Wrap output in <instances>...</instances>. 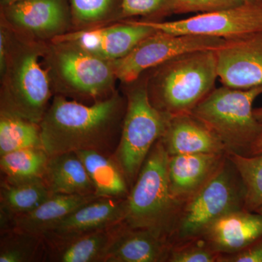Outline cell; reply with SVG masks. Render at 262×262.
<instances>
[{
  "label": "cell",
  "instance_id": "10",
  "mask_svg": "<svg viewBox=\"0 0 262 262\" xmlns=\"http://www.w3.org/2000/svg\"><path fill=\"white\" fill-rule=\"evenodd\" d=\"M155 30L175 34L237 39L262 32V3H244L172 21L141 20Z\"/></svg>",
  "mask_w": 262,
  "mask_h": 262
},
{
  "label": "cell",
  "instance_id": "29",
  "mask_svg": "<svg viewBox=\"0 0 262 262\" xmlns=\"http://www.w3.org/2000/svg\"><path fill=\"white\" fill-rule=\"evenodd\" d=\"M220 255L203 237H194L173 243L168 262H219Z\"/></svg>",
  "mask_w": 262,
  "mask_h": 262
},
{
  "label": "cell",
  "instance_id": "13",
  "mask_svg": "<svg viewBox=\"0 0 262 262\" xmlns=\"http://www.w3.org/2000/svg\"><path fill=\"white\" fill-rule=\"evenodd\" d=\"M125 213L126 198H99L67 215L43 238L55 246L83 234L113 228L124 222Z\"/></svg>",
  "mask_w": 262,
  "mask_h": 262
},
{
  "label": "cell",
  "instance_id": "33",
  "mask_svg": "<svg viewBox=\"0 0 262 262\" xmlns=\"http://www.w3.org/2000/svg\"><path fill=\"white\" fill-rule=\"evenodd\" d=\"M260 153H262V132L257 140L253 144L249 155H257L260 154Z\"/></svg>",
  "mask_w": 262,
  "mask_h": 262
},
{
  "label": "cell",
  "instance_id": "22",
  "mask_svg": "<svg viewBox=\"0 0 262 262\" xmlns=\"http://www.w3.org/2000/svg\"><path fill=\"white\" fill-rule=\"evenodd\" d=\"M83 163L98 198L125 199L130 186L115 159L94 150L75 151Z\"/></svg>",
  "mask_w": 262,
  "mask_h": 262
},
{
  "label": "cell",
  "instance_id": "23",
  "mask_svg": "<svg viewBox=\"0 0 262 262\" xmlns=\"http://www.w3.org/2000/svg\"><path fill=\"white\" fill-rule=\"evenodd\" d=\"M122 224V223H121ZM83 234L53 246V261L59 262L104 261L119 226Z\"/></svg>",
  "mask_w": 262,
  "mask_h": 262
},
{
  "label": "cell",
  "instance_id": "30",
  "mask_svg": "<svg viewBox=\"0 0 262 262\" xmlns=\"http://www.w3.org/2000/svg\"><path fill=\"white\" fill-rule=\"evenodd\" d=\"M170 14L166 0H122L118 17L120 18L136 16L154 18Z\"/></svg>",
  "mask_w": 262,
  "mask_h": 262
},
{
  "label": "cell",
  "instance_id": "26",
  "mask_svg": "<svg viewBox=\"0 0 262 262\" xmlns=\"http://www.w3.org/2000/svg\"><path fill=\"white\" fill-rule=\"evenodd\" d=\"M244 187V209L256 212L262 206V153L253 155L228 154Z\"/></svg>",
  "mask_w": 262,
  "mask_h": 262
},
{
  "label": "cell",
  "instance_id": "32",
  "mask_svg": "<svg viewBox=\"0 0 262 262\" xmlns=\"http://www.w3.org/2000/svg\"><path fill=\"white\" fill-rule=\"evenodd\" d=\"M219 262H262V237L237 252L221 254Z\"/></svg>",
  "mask_w": 262,
  "mask_h": 262
},
{
  "label": "cell",
  "instance_id": "14",
  "mask_svg": "<svg viewBox=\"0 0 262 262\" xmlns=\"http://www.w3.org/2000/svg\"><path fill=\"white\" fill-rule=\"evenodd\" d=\"M3 9L4 18L19 31L51 39L66 33L71 15L65 0H20Z\"/></svg>",
  "mask_w": 262,
  "mask_h": 262
},
{
  "label": "cell",
  "instance_id": "21",
  "mask_svg": "<svg viewBox=\"0 0 262 262\" xmlns=\"http://www.w3.org/2000/svg\"><path fill=\"white\" fill-rule=\"evenodd\" d=\"M53 195L43 179L21 183L3 182L0 196L2 230L17 217L27 214Z\"/></svg>",
  "mask_w": 262,
  "mask_h": 262
},
{
  "label": "cell",
  "instance_id": "3",
  "mask_svg": "<svg viewBox=\"0 0 262 262\" xmlns=\"http://www.w3.org/2000/svg\"><path fill=\"white\" fill-rule=\"evenodd\" d=\"M44 48L24 38L9 40L6 65L1 73V113L36 123L42 121L53 91L49 72L41 66Z\"/></svg>",
  "mask_w": 262,
  "mask_h": 262
},
{
  "label": "cell",
  "instance_id": "17",
  "mask_svg": "<svg viewBox=\"0 0 262 262\" xmlns=\"http://www.w3.org/2000/svg\"><path fill=\"white\" fill-rule=\"evenodd\" d=\"M172 243L147 229L119 226L104 262L168 261Z\"/></svg>",
  "mask_w": 262,
  "mask_h": 262
},
{
  "label": "cell",
  "instance_id": "24",
  "mask_svg": "<svg viewBox=\"0 0 262 262\" xmlns=\"http://www.w3.org/2000/svg\"><path fill=\"white\" fill-rule=\"evenodd\" d=\"M49 158L42 148L16 150L0 156L4 182L15 184L43 179Z\"/></svg>",
  "mask_w": 262,
  "mask_h": 262
},
{
  "label": "cell",
  "instance_id": "20",
  "mask_svg": "<svg viewBox=\"0 0 262 262\" xmlns=\"http://www.w3.org/2000/svg\"><path fill=\"white\" fill-rule=\"evenodd\" d=\"M43 180L53 194H96L87 170L75 151L50 157Z\"/></svg>",
  "mask_w": 262,
  "mask_h": 262
},
{
  "label": "cell",
  "instance_id": "12",
  "mask_svg": "<svg viewBox=\"0 0 262 262\" xmlns=\"http://www.w3.org/2000/svg\"><path fill=\"white\" fill-rule=\"evenodd\" d=\"M216 53L223 85L247 89L262 84V32L226 40Z\"/></svg>",
  "mask_w": 262,
  "mask_h": 262
},
{
  "label": "cell",
  "instance_id": "18",
  "mask_svg": "<svg viewBox=\"0 0 262 262\" xmlns=\"http://www.w3.org/2000/svg\"><path fill=\"white\" fill-rule=\"evenodd\" d=\"M160 139L169 156L227 152L220 139L191 114L170 117Z\"/></svg>",
  "mask_w": 262,
  "mask_h": 262
},
{
  "label": "cell",
  "instance_id": "28",
  "mask_svg": "<svg viewBox=\"0 0 262 262\" xmlns=\"http://www.w3.org/2000/svg\"><path fill=\"white\" fill-rule=\"evenodd\" d=\"M122 0H70L71 17L79 25L98 24L119 14Z\"/></svg>",
  "mask_w": 262,
  "mask_h": 262
},
{
  "label": "cell",
  "instance_id": "11",
  "mask_svg": "<svg viewBox=\"0 0 262 262\" xmlns=\"http://www.w3.org/2000/svg\"><path fill=\"white\" fill-rule=\"evenodd\" d=\"M155 31L141 20L129 19L110 27L63 33L51 41L73 43L96 56L114 61L126 56L141 40Z\"/></svg>",
  "mask_w": 262,
  "mask_h": 262
},
{
  "label": "cell",
  "instance_id": "25",
  "mask_svg": "<svg viewBox=\"0 0 262 262\" xmlns=\"http://www.w3.org/2000/svg\"><path fill=\"white\" fill-rule=\"evenodd\" d=\"M43 148L40 125L9 114L0 115V156L16 150Z\"/></svg>",
  "mask_w": 262,
  "mask_h": 262
},
{
  "label": "cell",
  "instance_id": "7",
  "mask_svg": "<svg viewBox=\"0 0 262 262\" xmlns=\"http://www.w3.org/2000/svg\"><path fill=\"white\" fill-rule=\"evenodd\" d=\"M139 80L127 84L126 108L114 158L130 188L150 150L163 136L170 118L150 101L146 77Z\"/></svg>",
  "mask_w": 262,
  "mask_h": 262
},
{
  "label": "cell",
  "instance_id": "1",
  "mask_svg": "<svg viewBox=\"0 0 262 262\" xmlns=\"http://www.w3.org/2000/svg\"><path fill=\"white\" fill-rule=\"evenodd\" d=\"M126 101L115 91L91 105L57 95L39 123L50 157L82 150L106 154L121 133Z\"/></svg>",
  "mask_w": 262,
  "mask_h": 262
},
{
  "label": "cell",
  "instance_id": "37",
  "mask_svg": "<svg viewBox=\"0 0 262 262\" xmlns=\"http://www.w3.org/2000/svg\"><path fill=\"white\" fill-rule=\"evenodd\" d=\"M256 213H258V214L261 215L262 216V206L260 207V208H258V209L256 210Z\"/></svg>",
  "mask_w": 262,
  "mask_h": 262
},
{
  "label": "cell",
  "instance_id": "36",
  "mask_svg": "<svg viewBox=\"0 0 262 262\" xmlns=\"http://www.w3.org/2000/svg\"><path fill=\"white\" fill-rule=\"evenodd\" d=\"M244 3H262V0H244Z\"/></svg>",
  "mask_w": 262,
  "mask_h": 262
},
{
  "label": "cell",
  "instance_id": "4",
  "mask_svg": "<svg viewBox=\"0 0 262 262\" xmlns=\"http://www.w3.org/2000/svg\"><path fill=\"white\" fill-rule=\"evenodd\" d=\"M169 155L159 139L150 150L126 198L124 223L170 239L182 203L170 191Z\"/></svg>",
  "mask_w": 262,
  "mask_h": 262
},
{
  "label": "cell",
  "instance_id": "19",
  "mask_svg": "<svg viewBox=\"0 0 262 262\" xmlns=\"http://www.w3.org/2000/svg\"><path fill=\"white\" fill-rule=\"evenodd\" d=\"M98 198L96 194H53L35 209L15 218L9 230L43 237L67 215Z\"/></svg>",
  "mask_w": 262,
  "mask_h": 262
},
{
  "label": "cell",
  "instance_id": "16",
  "mask_svg": "<svg viewBox=\"0 0 262 262\" xmlns=\"http://www.w3.org/2000/svg\"><path fill=\"white\" fill-rule=\"evenodd\" d=\"M201 237L220 254L237 252L262 237V216L245 209L229 212L213 222Z\"/></svg>",
  "mask_w": 262,
  "mask_h": 262
},
{
  "label": "cell",
  "instance_id": "8",
  "mask_svg": "<svg viewBox=\"0 0 262 262\" xmlns=\"http://www.w3.org/2000/svg\"><path fill=\"white\" fill-rule=\"evenodd\" d=\"M244 187L229 159L206 184L183 203L172 244L201 237L210 225L229 212L244 209Z\"/></svg>",
  "mask_w": 262,
  "mask_h": 262
},
{
  "label": "cell",
  "instance_id": "9",
  "mask_svg": "<svg viewBox=\"0 0 262 262\" xmlns=\"http://www.w3.org/2000/svg\"><path fill=\"white\" fill-rule=\"evenodd\" d=\"M226 39L204 36L175 34L155 31L144 38L126 56L111 61L117 80L130 84L146 71L188 52L218 50Z\"/></svg>",
  "mask_w": 262,
  "mask_h": 262
},
{
  "label": "cell",
  "instance_id": "15",
  "mask_svg": "<svg viewBox=\"0 0 262 262\" xmlns=\"http://www.w3.org/2000/svg\"><path fill=\"white\" fill-rule=\"evenodd\" d=\"M227 159V152L169 156V184L174 198L183 204L214 177Z\"/></svg>",
  "mask_w": 262,
  "mask_h": 262
},
{
  "label": "cell",
  "instance_id": "27",
  "mask_svg": "<svg viewBox=\"0 0 262 262\" xmlns=\"http://www.w3.org/2000/svg\"><path fill=\"white\" fill-rule=\"evenodd\" d=\"M44 244V238L33 234L9 230L2 237L0 262L34 261Z\"/></svg>",
  "mask_w": 262,
  "mask_h": 262
},
{
  "label": "cell",
  "instance_id": "31",
  "mask_svg": "<svg viewBox=\"0 0 262 262\" xmlns=\"http://www.w3.org/2000/svg\"><path fill=\"white\" fill-rule=\"evenodd\" d=\"M171 14L206 13L232 8L244 3V0H166Z\"/></svg>",
  "mask_w": 262,
  "mask_h": 262
},
{
  "label": "cell",
  "instance_id": "35",
  "mask_svg": "<svg viewBox=\"0 0 262 262\" xmlns=\"http://www.w3.org/2000/svg\"><path fill=\"white\" fill-rule=\"evenodd\" d=\"M254 115L256 118H257L258 121L261 122L262 123V107L255 108Z\"/></svg>",
  "mask_w": 262,
  "mask_h": 262
},
{
  "label": "cell",
  "instance_id": "2",
  "mask_svg": "<svg viewBox=\"0 0 262 262\" xmlns=\"http://www.w3.org/2000/svg\"><path fill=\"white\" fill-rule=\"evenodd\" d=\"M150 70L146 84L153 106L168 117L191 114L215 89L216 50L188 52Z\"/></svg>",
  "mask_w": 262,
  "mask_h": 262
},
{
  "label": "cell",
  "instance_id": "6",
  "mask_svg": "<svg viewBox=\"0 0 262 262\" xmlns=\"http://www.w3.org/2000/svg\"><path fill=\"white\" fill-rule=\"evenodd\" d=\"M51 42L45 46L43 59L58 95L96 102L115 92L117 78L111 61L73 43Z\"/></svg>",
  "mask_w": 262,
  "mask_h": 262
},
{
  "label": "cell",
  "instance_id": "5",
  "mask_svg": "<svg viewBox=\"0 0 262 262\" xmlns=\"http://www.w3.org/2000/svg\"><path fill=\"white\" fill-rule=\"evenodd\" d=\"M261 95L262 84L247 89L215 88L191 115L220 139L228 154L249 155L262 132L253 108Z\"/></svg>",
  "mask_w": 262,
  "mask_h": 262
},
{
  "label": "cell",
  "instance_id": "34",
  "mask_svg": "<svg viewBox=\"0 0 262 262\" xmlns=\"http://www.w3.org/2000/svg\"><path fill=\"white\" fill-rule=\"evenodd\" d=\"M19 1H20V0H1L2 8L9 6V5L14 4V3Z\"/></svg>",
  "mask_w": 262,
  "mask_h": 262
}]
</instances>
